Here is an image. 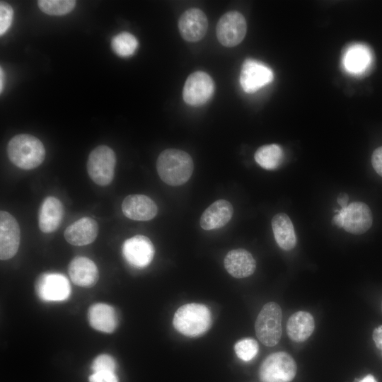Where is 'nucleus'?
Instances as JSON below:
<instances>
[{
    "mask_svg": "<svg viewBox=\"0 0 382 382\" xmlns=\"http://www.w3.org/2000/svg\"><path fill=\"white\" fill-rule=\"evenodd\" d=\"M116 156L108 146L100 145L90 153L87 161V172L90 178L97 185L107 186L115 176Z\"/></svg>",
    "mask_w": 382,
    "mask_h": 382,
    "instance_id": "5",
    "label": "nucleus"
},
{
    "mask_svg": "<svg viewBox=\"0 0 382 382\" xmlns=\"http://www.w3.org/2000/svg\"><path fill=\"white\" fill-rule=\"evenodd\" d=\"M272 228L275 241L284 250L293 249L296 244V237L293 224L285 213H278L272 219Z\"/></svg>",
    "mask_w": 382,
    "mask_h": 382,
    "instance_id": "24",
    "label": "nucleus"
},
{
    "mask_svg": "<svg viewBox=\"0 0 382 382\" xmlns=\"http://www.w3.org/2000/svg\"><path fill=\"white\" fill-rule=\"evenodd\" d=\"M224 265L228 274L238 279L250 276L256 268L253 255L243 248L230 250L224 257Z\"/></svg>",
    "mask_w": 382,
    "mask_h": 382,
    "instance_id": "18",
    "label": "nucleus"
},
{
    "mask_svg": "<svg viewBox=\"0 0 382 382\" xmlns=\"http://www.w3.org/2000/svg\"><path fill=\"white\" fill-rule=\"evenodd\" d=\"M254 158L262 168L274 170L282 164L284 152L278 144H267L260 146L255 153Z\"/></svg>",
    "mask_w": 382,
    "mask_h": 382,
    "instance_id": "25",
    "label": "nucleus"
},
{
    "mask_svg": "<svg viewBox=\"0 0 382 382\" xmlns=\"http://www.w3.org/2000/svg\"><path fill=\"white\" fill-rule=\"evenodd\" d=\"M35 290L38 297L44 301H62L69 297L71 286L64 274L46 272L37 278Z\"/></svg>",
    "mask_w": 382,
    "mask_h": 382,
    "instance_id": "8",
    "label": "nucleus"
},
{
    "mask_svg": "<svg viewBox=\"0 0 382 382\" xmlns=\"http://www.w3.org/2000/svg\"><path fill=\"white\" fill-rule=\"evenodd\" d=\"M21 231L17 220L6 211L0 212V258H12L18 252Z\"/></svg>",
    "mask_w": 382,
    "mask_h": 382,
    "instance_id": "12",
    "label": "nucleus"
},
{
    "mask_svg": "<svg viewBox=\"0 0 382 382\" xmlns=\"http://www.w3.org/2000/svg\"><path fill=\"white\" fill-rule=\"evenodd\" d=\"M382 351V350H381Z\"/></svg>",
    "mask_w": 382,
    "mask_h": 382,
    "instance_id": "39",
    "label": "nucleus"
},
{
    "mask_svg": "<svg viewBox=\"0 0 382 382\" xmlns=\"http://www.w3.org/2000/svg\"><path fill=\"white\" fill-rule=\"evenodd\" d=\"M273 78V71L267 65L247 59L242 66L240 83L245 93H253L272 82Z\"/></svg>",
    "mask_w": 382,
    "mask_h": 382,
    "instance_id": "11",
    "label": "nucleus"
},
{
    "mask_svg": "<svg viewBox=\"0 0 382 382\" xmlns=\"http://www.w3.org/2000/svg\"><path fill=\"white\" fill-rule=\"evenodd\" d=\"M343 217L342 228L353 234L365 233L372 224V214L369 207L361 202H354L338 211Z\"/></svg>",
    "mask_w": 382,
    "mask_h": 382,
    "instance_id": "13",
    "label": "nucleus"
},
{
    "mask_svg": "<svg viewBox=\"0 0 382 382\" xmlns=\"http://www.w3.org/2000/svg\"><path fill=\"white\" fill-rule=\"evenodd\" d=\"M315 321L313 316L303 311L292 314L286 324V332L289 337L296 342L306 341L313 333Z\"/></svg>",
    "mask_w": 382,
    "mask_h": 382,
    "instance_id": "23",
    "label": "nucleus"
},
{
    "mask_svg": "<svg viewBox=\"0 0 382 382\" xmlns=\"http://www.w3.org/2000/svg\"><path fill=\"white\" fill-rule=\"evenodd\" d=\"M354 382H377L374 376L369 374L360 380H357Z\"/></svg>",
    "mask_w": 382,
    "mask_h": 382,
    "instance_id": "36",
    "label": "nucleus"
},
{
    "mask_svg": "<svg viewBox=\"0 0 382 382\" xmlns=\"http://www.w3.org/2000/svg\"><path fill=\"white\" fill-rule=\"evenodd\" d=\"M246 31L247 24L244 16L236 11L224 14L216 28L219 42L226 47H233L240 44L245 37Z\"/></svg>",
    "mask_w": 382,
    "mask_h": 382,
    "instance_id": "7",
    "label": "nucleus"
},
{
    "mask_svg": "<svg viewBox=\"0 0 382 382\" xmlns=\"http://www.w3.org/2000/svg\"><path fill=\"white\" fill-rule=\"evenodd\" d=\"M212 313L205 305L190 303L181 306L175 311L173 325L180 334L198 337L205 333L212 325Z\"/></svg>",
    "mask_w": 382,
    "mask_h": 382,
    "instance_id": "3",
    "label": "nucleus"
},
{
    "mask_svg": "<svg viewBox=\"0 0 382 382\" xmlns=\"http://www.w3.org/2000/svg\"><path fill=\"white\" fill-rule=\"evenodd\" d=\"M371 163L376 172L382 177V146L377 148L374 151Z\"/></svg>",
    "mask_w": 382,
    "mask_h": 382,
    "instance_id": "32",
    "label": "nucleus"
},
{
    "mask_svg": "<svg viewBox=\"0 0 382 382\" xmlns=\"http://www.w3.org/2000/svg\"><path fill=\"white\" fill-rule=\"evenodd\" d=\"M234 350L239 359L249 361L258 353L259 346L255 340L248 337L238 341L234 345Z\"/></svg>",
    "mask_w": 382,
    "mask_h": 382,
    "instance_id": "28",
    "label": "nucleus"
},
{
    "mask_svg": "<svg viewBox=\"0 0 382 382\" xmlns=\"http://www.w3.org/2000/svg\"><path fill=\"white\" fill-rule=\"evenodd\" d=\"M337 200L342 208H345L348 205L349 196L347 193L342 192L338 195Z\"/></svg>",
    "mask_w": 382,
    "mask_h": 382,
    "instance_id": "34",
    "label": "nucleus"
},
{
    "mask_svg": "<svg viewBox=\"0 0 382 382\" xmlns=\"http://www.w3.org/2000/svg\"><path fill=\"white\" fill-rule=\"evenodd\" d=\"M332 222L337 225L338 227L340 228H342L343 226V217L340 214V213H337V214H335L332 219Z\"/></svg>",
    "mask_w": 382,
    "mask_h": 382,
    "instance_id": "35",
    "label": "nucleus"
},
{
    "mask_svg": "<svg viewBox=\"0 0 382 382\" xmlns=\"http://www.w3.org/2000/svg\"><path fill=\"white\" fill-rule=\"evenodd\" d=\"M98 224L91 217H83L66 227L64 235L66 241L76 246L93 243L98 234Z\"/></svg>",
    "mask_w": 382,
    "mask_h": 382,
    "instance_id": "16",
    "label": "nucleus"
},
{
    "mask_svg": "<svg viewBox=\"0 0 382 382\" xmlns=\"http://www.w3.org/2000/svg\"><path fill=\"white\" fill-rule=\"evenodd\" d=\"M68 272L72 282L79 286H92L99 278L96 265L86 257H75L69 265Z\"/></svg>",
    "mask_w": 382,
    "mask_h": 382,
    "instance_id": "19",
    "label": "nucleus"
},
{
    "mask_svg": "<svg viewBox=\"0 0 382 382\" xmlns=\"http://www.w3.org/2000/svg\"><path fill=\"white\" fill-rule=\"evenodd\" d=\"M381 308H382V306H381Z\"/></svg>",
    "mask_w": 382,
    "mask_h": 382,
    "instance_id": "38",
    "label": "nucleus"
},
{
    "mask_svg": "<svg viewBox=\"0 0 382 382\" xmlns=\"http://www.w3.org/2000/svg\"><path fill=\"white\" fill-rule=\"evenodd\" d=\"M123 214L135 221H149L158 212V207L153 199L144 195H129L122 203Z\"/></svg>",
    "mask_w": 382,
    "mask_h": 382,
    "instance_id": "15",
    "label": "nucleus"
},
{
    "mask_svg": "<svg viewBox=\"0 0 382 382\" xmlns=\"http://www.w3.org/2000/svg\"><path fill=\"white\" fill-rule=\"evenodd\" d=\"M13 17V10L10 4L0 2V35H3L11 27Z\"/></svg>",
    "mask_w": 382,
    "mask_h": 382,
    "instance_id": "30",
    "label": "nucleus"
},
{
    "mask_svg": "<svg viewBox=\"0 0 382 382\" xmlns=\"http://www.w3.org/2000/svg\"><path fill=\"white\" fill-rule=\"evenodd\" d=\"M7 154L11 162L18 168L31 170L43 162L45 149L37 137L28 134H20L8 141Z\"/></svg>",
    "mask_w": 382,
    "mask_h": 382,
    "instance_id": "2",
    "label": "nucleus"
},
{
    "mask_svg": "<svg viewBox=\"0 0 382 382\" xmlns=\"http://www.w3.org/2000/svg\"><path fill=\"white\" fill-rule=\"evenodd\" d=\"M64 215V208L57 198L49 196L41 203L38 212V226L45 233H52L59 227Z\"/></svg>",
    "mask_w": 382,
    "mask_h": 382,
    "instance_id": "17",
    "label": "nucleus"
},
{
    "mask_svg": "<svg viewBox=\"0 0 382 382\" xmlns=\"http://www.w3.org/2000/svg\"><path fill=\"white\" fill-rule=\"evenodd\" d=\"M39 8L48 15L63 16L71 12L76 6L74 0H39Z\"/></svg>",
    "mask_w": 382,
    "mask_h": 382,
    "instance_id": "27",
    "label": "nucleus"
},
{
    "mask_svg": "<svg viewBox=\"0 0 382 382\" xmlns=\"http://www.w3.org/2000/svg\"><path fill=\"white\" fill-rule=\"evenodd\" d=\"M4 71L2 68L1 67V69H0V91L1 93L2 92L3 87H4Z\"/></svg>",
    "mask_w": 382,
    "mask_h": 382,
    "instance_id": "37",
    "label": "nucleus"
},
{
    "mask_svg": "<svg viewBox=\"0 0 382 382\" xmlns=\"http://www.w3.org/2000/svg\"><path fill=\"white\" fill-rule=\"evenodd\" d=\"M282 313L280 306L269 302L260 310L255 323L258 340L267 347L276 345L282 336Z\"/></svg>",
    "mask_w": 382,
    "mask_h": 382,
    "instance_id": "4",
    "label": "nucleus"
},
{
    "mask_svg": "<svg viewBox=\"0 0 382 382\" xmlns=\"http://www.w3.org/2000/svg\"><path fill=\"white\" fill-rule=\"evenodd\" d=\"M214 83L211 76L204 71H195L187 79L183 91L184 101L192 106L207 103L212 96Z\"/></svg>",
    "mask_w": 382,
    "mask_h": 382,
    "instance_id": "9",
    "label": "nucleus"
},
{
    "mask_svg": "<svg viewBox=\"0 0 382 382\" xmlns=\"http://www.w3.org/2000/svg\"><path fill=\"white\" fill-rule=\"evenodd\" d=\"M88 318L93 328L103 332H112L117 325L115 309L106 303L92 305L88 309Z\"/></svg>",
    "mask_w": 382,
    "mask_h": 382,
    "instance_id": "22",
    "label": "nucleus"
},
{
    "mask_svg": "<svg viewBox=\"0 0 382 382\" xmlns=\"http://www.w3.org/2000/svg\"><path fill=\"white\" fill-rule=\"evenodd\" d=\"M233 213V206L228 201L216 200L202 213L199 221L200 226L207 231L221 228L231 220Z\"/></svg>",
    "mask_w": 382,
    "mask_h": 382,
    "instance_id": "20",
    "label": "nucleus"
},
{
    "mask_svg": "<svg viewBox=\"0 0 382 382\" xmlns=\"http://www.w3.org/2000/svg\"><path fill=\"white\" fill-rule=\"evenodd\" d=\"M122 253L130 265L136 268H144L151 262L155 249L148 237L136 235L125 241L122 245Z\"/></svg>",
    "mask_w": 382,
    "mask_h": 382,
    "instance_id": "10",
    "label": "nucleus"
},
{
    "mask_svg": "<svg viewBox=\"0 0 382 382\" xmlns=\"http://www.w3.org/2000/svg\"><path fill=\"white\" fill-rule=\"evenodd\" d=\"M111 47L118 56L127 57L135 52L138 47V41L131 33L123 32L113 37Z\"/></svg>",
    "mask_w": 382,
    "mask_h": 382,
    "instance_id": "26",
    "label": "nucleus"
},
{
    "mask_svg": "<svg viewBox=\"0 0 382 382\" xmlns=\"http://www.w3.org/2000/svg\"><path fill=\"white\" fill-rule=\"evenodd\" d=\"M91 368L93 372H115L116 364L115 359L111 356L103 354L98 355L94 359Z\"/></svg>",
    "mask_w": 382,
    "mask_h": 382,
    "instance_id": "29",
    "label": "nucleus"
},
{
    "mask_svg": "<svg viewBox=\"0 0 382 382\" xmlns=\"http://www.w3.org/2000/svg\"><path fill=\"white\" fill-rule=\"evenodd\" d=\"M88 382H119L115 372H93L88 378Z\"/></svg>",
    "mask_w": 382,
    "mask_h": 382,
    "instance_id": "31",
    "label": "nucleus"
},
{
    "mask_svg": "<svg viewBox=\"0 0 382 382\" xmlns=\"http://www.w3.org/2000/svg\"><path fill=\"white\" fill-rule=\"evenodd\" d=\"M373 340L376 347L382 350V325L376 328L374 330Z\"/></svg>",
    "mask_w": 382,
    "mask_h": 382,
    "instance_id": "33",
    "label": "nucleus"
},
{
    "mask_svg": "<svg viewBox=\"0 0 382 382\" xmlns=\"http://www.w3.org/2000/svg\"><path fill=\"white\" fill-rule=\"evenodd\" d=\"M156 170L160 178L166 184L179 186L190 178L194 163L191 156L185 151L168 149L163 151L156 161Z\"/></svg>",
    "mask_w": 382,
    "mask_h": 382,
    "instance_id": "1",
    "label": "nucleus"
},
{
    "mask_svg": "<svg viewBox=\"0 0 382 382\" xmlns=\"http://www.w3.org/2000/svg\"><path fill=\"white\" fill-rule=\"evenodd\" d=\"M342 62L347 72L352 74H361L371 66L372 54L366 45L354 44L346 50Z\"/></svg>",
    "mask_w": 382,
    "mask_h": 382,
    "instance_id": "21",
    "label": "nucleus"
},
{
    "mask_svg": "<svg viewBox=\"0 0 382 382\" xmlns=\"http://www.w3.org/2000/svg\"><path fill=\"white\" fill-rule=\"evenodd\" d=\"M208 21L204 13L197 8L185 11L178 20V29L182 37L187 42H197L205 35Z\"/></svg>",
    "mask_w": 382,
    "mask_h": 382,
    "instance_id": "14",
    "label": "nucleus"
},
{
    "mask_svg": "<svg viewBox=\"0 0 382 382\" xmlns=\"http://www.w3.org/2000/svg\"><path fill=\"white\" fill-rule=\"evenodd\" d=\"M297 366L293 357L286 352L270 354L259 369L261 382H290L296 376Z\"/></svg>",
    "mask_w": 382,
    "mask_h": 382,
    "instance_id": "6",
    "label": "nucleus"
}]
</instances>
